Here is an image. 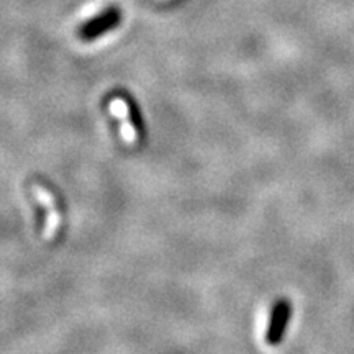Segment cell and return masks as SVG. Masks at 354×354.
Wrapping results in <instances>:
<instances>
[{"instance_id": "cell-3", "label": "cell", "mask_w": 354, "mask_h": 354, "mask_svg": "<svg viewBox=\"0 0 354 354\" xmlns=\"http://www.w3.org/2000/svg\"><path fill=\"white\" fill-rule=\"evenodd\" d=\"M109 110L113 115L115 120L120 123V135L125 143L133 145L138 140V130H136L135 123L130 118V110H128V104L120 97H113L109 102Z\"/></svg>"}, {"instance_id": "cell-2", "label": "cell", "mask_w": 354, "mask_h": 354, "mask_svg": "<svg viewBox=\"0 0 354 354\" xmlns=\"http://www.w3.org/2000/svg\"><path fill=\"white\" fill-rule=\"evenodd\" d=\"M32 190H33V197L37 198L38 203H41L44 207V212H46V223H44V232H43L44 238H46V240H53L57 232V228H59V214H57L55 197H53L51 194L44 187H41L39 184H35Z\"/></svg>"}, {"instance_id": "cell-1", "label": "cell", "mask_w": 354, "mask_h": 354, "mask_svg": "<svg viewBox=\"0 0 354 354\" xmlns=\"http://www.w3.org/2000/svg\"><path fill=\"white\" fill-rule=\"evenodd\" d=\"M290 313L292 305L289 300H279V304L272 310L271 322H269L268 333H266V343H268L269 346H279V344H281L286 333V326L290 320Z\"/></svg>"}]
</instances>
